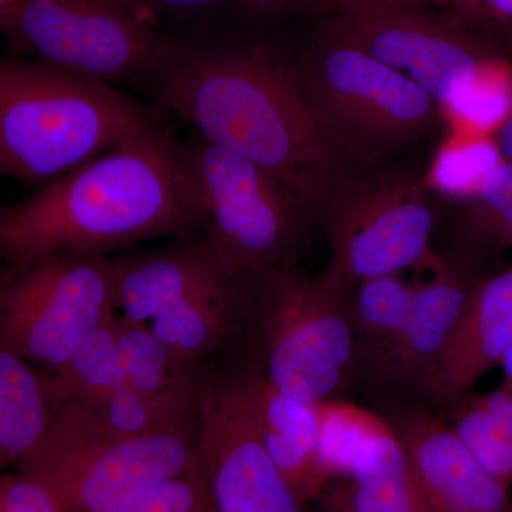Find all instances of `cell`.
Masks as SVG:
<instances>
[{
	"label": "cell",
	"instance_id": "1",
	"mask_svg": "<svg viewBox=\"0 0 512 512\" xmlns=\"http://www.w3.org/2000/svg\"><path fill=\"white\" fill-rule=\"evenodd\" d=\"M148 89L200 136L278 178L309 221L355 171L320 128L295 64L264 47L175 42Z\"/></svg>",
	"mask_w": 512,
	"mask_h": 512
},
{
	"label": "cell",
	"instance_id": "2",
	"mask_svg": "<svg viewBox=\"0 0 512 512\" xmlns=\"http://www.w3.org/2000/svg\"><path fill=\"white\" fill-rule=\"evenodd\" d=\"M200 227L178 144L156 121L26 200L0 207V261L109 256Z\"/></svg>",
	"mask_w": 512,
	"mask_h": 512
},
{
	"label": "cell",
	"instance_id": "3",
	"mask_svg": "<svg viewBox=\"0 0 512 512\" xmlns=\"http://www.w3.org/2000/svg\"><path fill=\"white\" fill-rule=\"evenodd\" d=\"M153 123L111 84L37 60L0 59V178L45 187Z\"/></svg>",
	"mask_w": 512,
	"mask_h": 512
},
{
	"label": "cell",
	"instance_id": "4",
	"mask_svg": "<svg viewBox=\"0 0 512 512\" xmlns=\"http://www.w3.org/2000/svg\"><path fill=\"white\" fill-rule=\"evenodd\" d=\"M293 64L320 128L352 165H380L436 131L439 104L355 46L318 33Z\"/></svg>",
	"mask_w": 512,
	"mask_h": 512
},
{
	"label": "cell",
	"instance_id": "5",
	"mask_svg": "<svg viewBox=\"0 0 512 512\" xmlns=\"http://www.w3.org/2000/svg\"><path fill=\"white\" fill-rule=\"evenodd\" d=\"M205 241L251 281L292 268L308 217L285 184L207 138L178 144Z\"/></svg>",
	"mask_w": 512,
	"mask_h": 512
},
{
	"label": "cell",
	"instance_id": "6",
	"mask_svg": "<svg viewBox=\"0 0 512 512\" xmlns=\"http://www.w3.org/2000/svg\"><path fill=\"white\" fill-rule=\"evenodd\" d=\"M248 319L258 330L259 367L278 392L313 404L339 399L360 357L348 295L322 276L276 269L255 282Z\"/></svg>",
	"mask_w": 512,
	"mask_h": 512
},
{
	"label": "cell",
	"instance_id": "7",
	"mask_svg": "<svg viewBox=\"0 0 512 512\" xmlns=\"http://www.w3.org/2000/svg\"><path fill=\"white\" fill-rule=\"evenodd\" d=\"M0 35L37 62L107 84L147 87L175 43L124 0H6Z\"/></svg>",
	"mask_w": 512,
	"mask_h": 512
},
{
	"label": "cell",
	"instance_id": "8",
	"mask_svg": "<svg viewBox=\"0 0 512 512\" xmlns=\"http://www.w3.org/2000/svg\"><path fill=\"white\" fill-rule=\"evenodd\" d=\"M19 473L45 485L67 512H106L157 485L202 471L197 421L147 436L87 433L53 419Z\"/></svg>",
	"mask_w": 512,
	"mask_h": 512
},
{
	"label": "cell",
	"instance_id": "9",
	"mask_svg": "<svg viewBox=\"0 0 512 512\" xmlns=\"http://www.w3.org/2000/svg\"><path fill=\"white\" fill-rule=\"evenodd\" d=\"M117 313L110 256L49 255L0 269V346L57 373Z\"/></svg>",
	"mask_w": 512,
	"mask_h": 512
},
{
	"label": "cell",
	"instance_id": "10",
	"mask_svg": "<svg viewBox=\"0 0 512 512\" xmlns=\"http://www.w3.org/2000/svg\"><path fill=\"white\" fill-rule=\"evenodd\" d=\"M427 190L410 174L353 171L320 217L332 249L323 281L348 295L360 282L436 264Z\"/></svg>",
	"mask_w": 512,
	"mask_h": 512
},
{
	"label": "cell",
	"instance_id": "11",
	"mask_svg": "<svg viewBox=\"0 0 512 512\" xmlns=\"http://www.w3.org/2000/svg\"><path fill=\"white\" fill-rule=\"evenodd\" d=\"M319 35L363 50L409 77L441 110L511 52L424 6H373L323 20Z\"/></svg>",
	"mask_w": 512,
	"mask_h": 512
},
{
	"label": "cell",
	"instance_id": "12",
	"mask_svg": "<svg viewBox=\"0 0 512 512\" xmlns=\"http://www.w3.org/2000/svg\"><path fill=\"white\" fill-rule=\"evenodd\" d=\"M254 363L207 376L198 406V448L214 512H302L259 429Z\"/></svg>",
	"mask_w": 512,
	"mask_h": 512
},
{
	"label": "cell",
	"instance_id": "13",
	"mask_svg": "<svg viewBox=\"0 0 512 512\" xmlns=\"http://www.w3.org/2000/svg\"><path fill=\"white\" fill-rule=\"evenodd\" d=\"M117 309L148 325L161 313L242 282L220 255L201 241H183L146 254L113 258Z\"/></svg>",
	"mask_w": 512,
	"mask_h": 512
},
{
	"label": "cell",
	"instance_id": "14",
	"mask_svg": "<svg viewBox=\"0 0 512 512\" xmlns=\"http://www.w3.org/2000/svg\"><path fill=\"white\" fill-rule=\"evenodd\" d=\"M396 430L430 512H512L510 487L480 466L453 427L410 410Z\"/></svg>",
	"mask_w": 512,
	"mask_h": 512
},
{
	"label": "cell",
	"instance_id": "15",
	"mask_svg": "<svg viewBox=\"0 0 512 512\" xmlns=\"http://www.w3.org/2000/svg\"><path fill=\"white\" fill-rule=\"evenodd\" d=\"M433 278L414 288L409 313L380 366L387 376L429 387L477 282L453 262L431 266Z\"/></svg>",
	"mask_w": 512,
	"mask_h": 512
},
{
	"label": "cell",
	"instance_id": "16",
	"mask_svg": "<svg viewBox=\"0 0 512 512\" xmlns=\"http://www.w3.org/2000/svg\"><path fill=\"white\" fill-rule=\"evenodd\" d=\"M512 345V268L477 282L429 389L443 399L464 396Z\"/></svg>",
	"mask_w": 512,
	"mask_h": 512
},
{
	"label": "cell",
	"instance_id": "17",
	"mask_svg": "<svg viewBox=\"0 0 512 512\" xmlns=\"http://www.w3.org/2000/svg\"><path fill=\"white\" fill-rule=\"evenodd\" d=\"M252 386L265 446L301 503H308L329 481L320 458L318 403L301 402L278 392L265 379L259 363H254Z\"/></svg>",
	"mask_w": 512,
	"mask_h": 512
},
{
	"label": "cell",
	"instance_id": "18",
	"mask_svg": "<svg viewBox=\"0 0 512 512\" xmlns=\"http://www.w3.org/2000/svg\"><path fill=\"white\" fill-rule=\"evenodd\" d=\"M198 406L200 400L150 396L121 387L57 404L53 419L87 433L136 437L194 423Z\"/></svg>",
	"mask_w": 512,
	"mask_h": 512
},
{
	"label": "cell",
	"instance_id": "19",
	"mask_svg": "<svg viewBox=\"0 0 512 512\" xmlns=\"http://www.w3.org/2000/svg\"><path fill=\"white\" fill-rule=\"evenodd\" d=\"M53 414L45 372L0 346V471L35 453Z\"/></svg>",
	"mask_w": 512,
	"mask_h": 512
},
{
	"label": "cell",
	"instance_id": "20",
	"mask_svg": "<svg viewBox=\"0 0 512 512\" xmlns=\"http://www.w3.org/2000/svg\"><path fill=\"white\" fill-rule=\"evenodd\" d=\"M346 512H430L397 430L386 431L348 477Z\"/></svg>",
	"mask_w": 512,
	"mask_h": 512
},
{
	"label": "cell",
	"instance_id": "21",
	"mask_svg": "<svg viewBox=\"0 0 512 512\" xmlns=\"http://www.w3.org/2000/svg\"><path fill=\"white\" fill-rule=\"evenodd\" d=\"M414 286L399 275L360 282L348 293V308L359 355L382 366L409 313Z\"/></svg>",
	"mask_w": 512,
	"mask_h": 512
},
{
	"label": "cell",
	"instance_id": "22",
	"mask_svg": "<svg viewBox=\"0 0 512 512\" xmlns=\"http://www.w3.org/2000/svg\"><path fill=\"white\" fill-rule=\"evenodd\" d=\"M319 450L330 478H348L377 440L392 429L377 414L343 402L318 403Z\"/></svg>",
	"mask_w": 512,
	"mask_h": 512
},
{
	"label": "cell",
	"instance_id": "23",
	"mask_svg": "<svg viewBox=\"0 0 512 512\" xmlns=\"http://www.w3.org/2000/svg\"><path fill=\"white\" fill-rule=\"evenodd\" d=\"M504 158L494 140L478 134H456L431 165L426 187L447 197L470 200Z\"/></svg>",
	"mask_w": 512,
	"mask_h": 512
},
{
	"label": "cell",
	"instance_id": "24",
	"mask_svg": "<svg viewBox=\"0 0 512 512\" xmlns=\"http://www.w3.org/2000/svg\"><path fill=\"white\" fill-rule=\"evenodd\" d=\"M461 241L477 249L512 245V163L503 161L468 200L458 222Z\"/></svg>",
	"mask_w": 512,
	"mask_h": 512
},
{
	"label": "cell",
	"instance_id": "25",
	"mask_svg": "<svg viewBox=\"0 0 512 512\" xmlns=\"http://www.w3.org/2000/svg\"><path fill=\"white\" fill-rule=\"evenodd\" d=\"M463 134L497 130L512 113V73L507 59L498 60L444 109Z\"/></svg>",
	"mask_w": 512,
	"mask_h": 512
},
{
	"label": "cell",
	"instance_id": "26",
	"mask_svg": "<svg viewBox=\"0 0 512 512\" xmlns=\"http://www.w3.org/2000/svg\"><path fill=\"white\" fill-rule=\"evenodd\" d=\"M454 433L480 466L501 483L512 484V436L481 404L466 400L454 417Z\"/></svg>",
	"mask_w": 512,
	"mask_h": 512
},
{
	"label": "cell",
	"instance_id": "27",
	"mask_svg": "<svg viewBox=\"0 0 512 512\" xmlns=\"http://www.w3.org/2000/svg\"><path fill=\"white\" fill-rule=\"evenodd\" d=\"M106 512H214L204 470L165 481L130 503Z\"/></svg>",
	"mask_w": 512,
	"mask_h": 512
},
{
	"label": "cell",
	"instance_id": "28",
	"mask_svg": "<svg viewBox=\"0 0 512 512\" xmlns=\"http://www.w3.org/2000/svg\"><path fill=\"white\" fill-rule=\"evenodd\" d=\"M447 15L512 52V0H457Z\"/></svg>",
	"mask_w": 512,
	"mask_h": 512
},
{
	"label": "cell",
	"instance_id": "29",
	"mask_svg": "<svg viewBox=\"0 0 512 512\" xmlns=\"http://www.w3.org/2000/svg\"><path fill=\"white\" fill-rule=\"evenodd\" d=\"M0 512H67L55 495L22 473L0 471Z\"/></svg>",
	"mask_w": 512,
	"mask_h": 512
},
{
	"label": "cell",
	"instance_id": "30",
	"mask_svg": "<svg viewBox=\"0 0 512 512\" xmlns=\"http://www.w3.org/2000/svg\"><path fill=\"white\" fill-rule=\"evenodd\" d=\"M133 6L144 18L151 20L153 15L194 16L208 12L228 2V0H124ZM154 25V23H153Z\"/></svg>",
	"mask_w": 512,
	"mask_h": 512
},
{
	"label": "cell",
	"instance_id": "31",
	"mask_svg": "<svg viewBox=\"0 0 512 512\" xmlns=\"http://www.w3.org/2000/svg\"><path fill=\"white\" fill-rule=\"evenodd\" d=\"M429 0H312L308 12L322 18L348 12L360 8H373V6H424Z\"/></svg>",
	"mask_w": 512,
	"mask_h": 512
},
{
	"label": "cell",
	"instance_id": "32",
	"mask_svg": "<svg viewBox=\"0 0 512 512\" xmlns=\"http://www.w3.org/2000/svg\"><path fill=\"white\" fill-rule=\"evenodd\" d=\"M239 8L255 18H276L292 12H308L312 0H235Z\"/></svg>",
	"mask_w": 512,
	"mask_h": 512
},
{
	"label": "cell",
	"instance_id": "33",
	"mask_svg": "<svg viewBox=\"0 0 512 512\" xmlns=\"http://www.w3.org/2000/svg\"><path fill=\"white\" fill-rule=\"evenodd\" d=\"M478 399L512 436V380L505 379L494 392L478 396Z\"/></svg>",
	"mask_w": 512,
	"mask_h": 512
},
{
	"label": "cell",
	"instance_id": "34",
	"mask_svg": "<svg viewBox=\"0 0 512 512\" xmlns=\"http://www.w3.org/2000/svg\"><path fill=\"white\" fill-rule=\"evenodd\" d=\"M494 141L504 160L511 161L512 163V113L505 119L504 123L497 128Z\"/></svg>",
	"mask_w": 512,
	"mask_h": 512
},
{
	"label": "cell",
	"instance_id": "35",
	"mask_svg": "<svg viewBox=\"0 0 512 512\" xmlns=\"http://www.w3.org/2000/svg\"><path fill=\"white\" fill-rule=\"evenodd\" d=\"M505 372V379L512 380V345L510 350H508L507 355H505L503 363H501Z\"/></svg>",
	"mask_w": 512,
	"mask_h": 512
},
{
	"label": "cell",
	"instance_id": "36",
	"mask_svg": "<svg viewBox=\"0 0 512 512\" xmlns=\"http://www.w3.org/2000/svg\"><path fill=\"white\" fill-rule=\"evenodd\" d=\"M456 2L457 0H429V3H431V5H436L439 6V8H443L446 10H450L451 8H453L454 3Z\"/></svg>",
	"mask_w": 512,
	"mask_h": 512
},
{
	"label": "cell",
	"instance_id": "37",
	"mask_svg": "<svg viewBox=\"0 0 512 512\" xmlns=\"http://www.w3.org/2000/svg\"><path fill=\"white\" fill-rule=\"evenodd\" d=\"M5 2H6V0H0V6H2L3 3H5Z\"/></svg>",
	"mask_w": 512,
	"mask_h": 512
}]
</instances>
